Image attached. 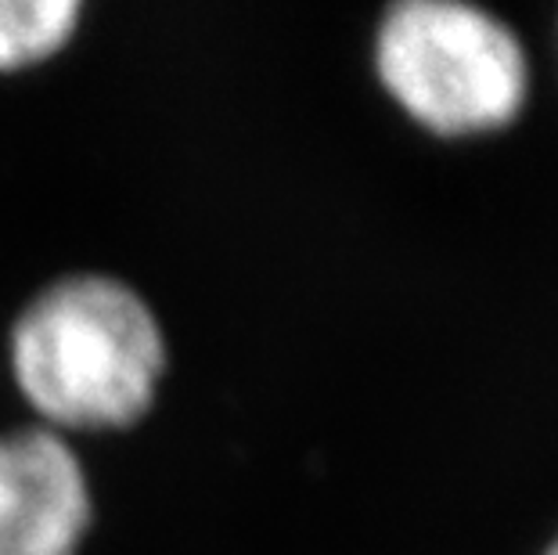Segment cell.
<instances>
[{"label":"cell","instance_id":"cell-1","mask_svg":"<svg viewBox=\"0 0 558 555\" xmlns=\"http://www.w3.org/2000/svg\"><path fill=\"white\" fill-rule=\"evenodd\" d=\"M166 372V336L137 289L109 275L51 281L11 328V375L47 430H123Z\"/></svg>","mask_w":558,"mask_h":555},{"label":"cell","instance_id":"cell-2","mask_svg":"<svg viewBox=\"0 0 558 555\" xmlns=\"http://www.w3.org/2000/svg\"><path fill=\"white\" fill-rule=\"evenodd\" d=\"M386 94L436 137H476L519 120L530 62L508 22L465 0H403L378 22Z\"/></svg>","mask_w":558,"mask_h":555},{"label":"cell","instance_id":"cell-3","mask_svg":"<svg viewBox=\"0 0 558 555\" xmlns=\"http://www.w3.org/2000/svg\"><path fill=\"white\" fill-rule=\"evenodd\" d=\"M90 527V483L62 433H0V555H76Z\"/></svg>","mask_w":558,"mask_h":555},{"label":"cell","instance_id":"cell-4","mask_svg":"<svg viewBox=\"0 0 558 555\" xmlns=\"http://www.w3.org/2000/svg\"><path fill=\"white\" fill-rule=\"evenodd\" d=\"M76 0H0V73L40 65L76 37Z\"/></svg>","mask_w":558,"mask_h":555},{"label":"cell","instance_id":"cell-5","mask_svg":"<svg viewBox=\"0 0 558 555\" xmlns=\"http://www.w3.org/2000/svg\"><path fill=\"white\" fill-rule=\"evenodd\" d=\"M544 555H558V538L551 541V548H548V552H544Z\"/></svg>","mask_w":558,"mask_h":555}]
</instances>
